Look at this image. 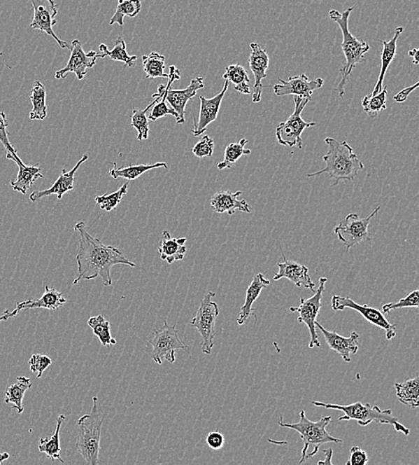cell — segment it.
<instances>
[{
	"instance_id": "33",
	"label": "cell",
	"mask_w": 419,
	"mask_h": 465,
	"mask_svg": "<svg viewBox=\"0 0 419 465\" xmlns=\"http://www.w3.org/2000/svg\"><path fill=\"white\" fill-rule=\"evenodd\" d=\"M223 78L233 83L234 90L243 95H250V79L246 69L240 64H229Z\"/></svg>"
},
{
	"instance_id": "8",
	"label": "cell",
	"mask_w": 419,
	"mask_h": 465,
	"mask_svg": "<svg viewBox=\"0 0 419 465\" xmlns=\"http://www.w3.org/2000/svg\"><path fill=\"white\" fill-rule=\"evenodd\" d=\"M215 293L209 292L206 293L201 300L195 317L192 319L191 324L201 334L202 338L201 349L203 353L211 354L214 347L215 334V323L219 315L218 303L212 301Z\"/></svg>"
},
{
	"instance_id": "18",
	"label": "cell",
	"mask_w": 419,
	"mask_h": 465,
	"mask_svg": "<svg viewBox=\"0 0 419 465\" xmlns=\"http://www.w3.org/2000/svg\"><path fill=\"white\" fill-rule=\"evenodd\" d=\"M250 47L251 53L249 64L255 78L253 102L257 103L261 101V96H262V81L267 77V71L269 67V56L259 43H251Z\"/></svg>"
},
{
	"instance_id": "52",
	"label": "cell",
	"mask_w": 419,
	"mask_h": 465,
	"mask_svg": "<svg viewBox=\"0 0 419 465\" xmlns=\"http://www.w3.org/2000/svg\"><path fill=\"white\" fill-rule=\"evenodd\" d=\"M10 454L4 452V453H0V464H3V461L8 460Z\"/></svg>"
},
{
	"instance_id": "1",
	"label": "cell",
	"mask_w": 419,
	"mask_h": 465,
	"mask_svg": "<svg viewBox=\"0 0 419 465\" xmlns=\"http://www.w3.org/2000/svg\"><path fill=\"white\" fill-rule=\"evenodd\" d=\"M75 231L79 234V251L76 256L78 274L73 285H77L82 280L101 277L103 286H111V270L115 265L136 267V264L129 261L119 249L106 245L99 239L92 237L85 221L77 223Z\"/></svg>"
},
{
	"instance_id": "15",
	"label": "cell",
	"mask_w": 419,
	"mask_h": 465,
	"mask_svg": "<svg viewBox=\"0 0 419 465\" xmlns=\"http://www.w3.org/2000/svg\"><path fill=\"white\" fill-rule=\"evenodd\" d=\"M280 85L273 87L276 96L294 95L312 99L315 90L320 89L324 85V80L315 78L311 80L305 74L299 76H290L288 81L278 78Z\"/></svg>"
},
{
	"instance_id": "30",
	"label": "cell",
	"mask_w": 419,
	"mask_h": 465,
	"mask_svg": "<svg viewBox=\"0 0 419 465\" xmlns=\"http://www.w3.org/2000/svg\"><path fill=\"white\" fill-rule=\"evenodd\" d=\"M31 387L32 383L28 377H16V382L9 387L5 393L4 402L14 405L18 415H22L24 410L22 401H24L25 392L31 389Z\"/></svg>"
},
{
	"instance_id": "37",
	"label": "cell",
	"mask_w": 419,
	"mask_h": 465,
	"mask_svg": "<svg viewBox=\"0 0 419 465\" xmlns=\"http://www.w3.org/2000/svg\"><path fill=\"white\" fill-rule=\"evenodd\" d=\"M247 144V139H241L238 143L229 144L225 148L224 160L218 164V169L219 170L231 169L241 156H243V155H250L251 150L250 148H248V150L245 148V145Z\"/></svg>"
},
{
	"instance_id": "42",
	"label": "cell",
	"mask_w": 419,
	"mask_h": 465,
	"mask_svg": "<svg viewBox=\"0 0 419 465\" xmlns=\"http://www.w3.org/2000/svg\"><path fill=\"white\" fill-rule=\"evenodd\" d=\"M419 307V291L414 290L409 293L404 298L399 300L398 302L389 303L383 305L382 310L385 314L391 312L393 310L402 308H417Z\"/></svg>"
},
{
	"instance_id": "26",
	"label": "cell",
	"mask_w": 419,
	"mask_h": 465,
	"mask_svg": "<svg viewBox=\"0 0 419 465\" xmlns=\"http://www.w3.org/2000/svg\"><path fill=\"white\" fill-rule=\"evenodd\" d=\"M186 242V237H172L169 231H163L162 240L159 247L161 260L166 261L169 264L183 260L187 251Z\"/></svg>"
},
{
	"instance_id": "14",
	"label": "cell",
	"mask_w": 419,
	"mask_h": 465,
	"mask_svg": "<svg viewBox=\"0 0 419 465\" xmlns=\"http://www.w3.org/2000/svg\"><path fill=\"white\" fill-rule=\"evenodd\" d=\"M99 57H101V53H97L94 50L86 53L80 41L73 40L69 62L64 69L57 71L55 77L59 80L64 79L69 76V74L73 73L76 74L77 79L83 80L86 76L87 71L95 66Z\"/></svg>"
},
{
	"instance_id": "41",
	"label": "cell",
	"mask_w": 419,
	"mask_h": 465,
	"mask_svg": "<svg viewBox=\"0 0 419 465\" xmlns=\"http://www.w3.org/2000/svg\"><path fill=\"white\" fill-rule=\"evenodd\" d=\"M8 121L6 119L5 112L0 111V143L3 144L6 151V159L14 161L16 165L24 163L21 158L18 156L17 150L12 146L8 139V132L6 131Z\"/></svg>"
},
{
	"instance_id": "38",
	"label": "cell",
	"mask_w": 419,
	"mask_h": 465,
	"mask_svg": "<svg viewBox=\"0 0 419 465\" xmlns=\"http://www.w3.org/2000/svg\"><path fill=\"white\" fill-rule=\"evenodd\" d=\"M386 98H388V86H385V88L376 95L364 97L361 101L364 112H366L370 118H377L380 113L386 109Z\"/></svg>"
},
{
	"instance_id": "45",
	"label": "cell",
	"mask_w": 419,
	"mask_h": 465,
	"mask_svg": "<svg viewBox=\"0 0 419 465\" xmlns=\"http://www.w3.org/2000/svg\"><path fill=\"white\" fill-rule=\"evenodd\" d=\"M215 144L214 140L212 138L209 137L208 135H204L202 137L201 140L195 144V146L192 148V153L195 155L196 157L202 159L205 157H212L213 153H214Z\"/></svg>"
},
{
	"instance_id": "43",
	"label": "cell",
	"mask_w": 419,
	"mask_h": 465,
	"mask_svg": "<svg viewBox=\"0 0 419 465\" xmlns=\"http://www.w3.org/2000/svg\"><path fill=\"white\" fill-rule=\"evenodd\" d=\"M52 364V360L48 355L36 354L31 355L29 367L34 373H37V379L43 377L44 371Z\"/></svg>"
},
{
	"instance_id": "21",
	"label": "cell",
	"mask_w": 419,
	"mask_h": 465,
	"mask_svg": "<svg viewBox=\"0 0 419 465\" xmlns=\"http://www.w3.org/2000/svg\"><path fill=\"white\" fill-rule=\"evenodd\" d=\"M88 154H85L72 170L66 171L64 169L62 172H61L59 179H57L56 182L53 183V186H51L50 188L44 190H36V192L31 193V201L34 202H37L38 200L44 198V197L53 195H57V199H59V201L60 200H62L64 195H66V193H69L73 189L76 171L78 170L80 167L82 166L86 160H88Z\"/></svg>"
},
{
	"instance_id": "12",
	"label": "cell",
	"mask_w": 419,
	"mask_h": 465,
	"mask_svg": "<svg viewBox=\"0 0 419 465\" xmlns=\"http://www.w3.org/2000/svg\"><path fill=\"white\" fill-rule=\"evenodd\" d=\"M331 305L334 311H344L345 309H351L360 313L367 321L375 325L376 327L383 329L385 331V337L388 340H392V338L396 337L397 325L392 324L385 318V313L380 312L375 307H370L367 305H360L351 299L350 297L341 296H333Z\"/></svg>"
},
{
	"instance_id": "51",
	"label": "cell",
	"mask_w": 419,
	"mask_h": 465,
	"mask_svg": "<svg viewBox=\"0 0 419 465\" xmlns=\"http://www.w3.org/2000/svg\"><path fill=\"white\" fill-rule=\"evenodd\" d=\"M409 56L412 58L415 64H418V48H413V50L409 51Z\"/></svg>"
},
{
	"instance_id": "25",
	"label": "cell",
	"mask_w": 419,
	"mask_h": 465,
	"mask_svg": "<svg viewBox=\"0 0 419 465\" xmlns=\"http://www.w3.org/2000/svg\"><path fill=\"white\" fill-rule=\"evenodd\" d=\"M66 302L67 300L64 298L63 293L59 292L55 289H50L48 286H45V292L41 298L17 303L15 310L18 312L35 308L57 310Z\"/></svg>"
},
{
	"instance_id": "9",
	"label": "cell",
	"mask_w": 419,
	"mask_h": 465,
	"mask_svg": "<svg viewBox=\"0 0 419 465\" xmlns=\"http://www.w3.org/2000/svg\"><path fill=\"white\" fill-rule=\"evenodd\" d=\"M152 345V359L157 364H162L163 359L170 363H176V351L188 352L189 347L179 338L176 326H170L166 319L164 324L154 331V337L151 340Z\"/></svg>"
},
{
	"instance_id": "20",
	"label": "cell",
	"mask_w": 419,
	"mask_h": 465,
	"mask_svg": "<svg viewBox=\"0 0 419 465\" xmlns=\"http://www.w3.org/2000/svg\"><path fill=\"white\" fill-rule=\"evenodd\" d=\"M283 256L285 258V261L277 263L279 270L274 276L273 279L278 281L282 279H287L294 284L296 286H304L314 293L315 285L312 281L311 275H309L308 268L305 265L297 263V261L287 260L283 253Z\"/></svg>"
},
{
	"instance_id": "34",
	"label": "cell",
	"mask_w": 419,
	"mask_h": 465,
	"mask_svg": "<svg viewBox=\"0 0 419 465\" xmlns=\"http://www.w3.org/2000/svg\"><path fill=\"white\" fill-rule=\"evenodd\" d=\"M46 89L40 82H34L31 90L30 99L32 104V111L30 113L31 120H44L47 118Z\"/></svg>"
},
{
	"instance_id": "29",
	"label": "cell",
	"mask_w": 419,
	"mask_h": 465,
	"mask_svg": "<svg viewBox=\"0 0 419 465\" xmlns=\"http://www.w3.org/2000/svg\"><path fill=\"white\" fill-rule=\"evenodd\" d=\"M396 396L399 402L411 409L419 405V379L418 377L409 379L395 385Z\"/></svg>"
},
{
	"instance_id": "49",
	"label": "cell",
	"mask_w": 419,
	"mask_h": 465,
	"mask_svg": "<svg viewBox=\"0 0 419 465\" xmlns=\"http://www.w3.org/2000/svg\"><path fill=\"white\" fill-rule=\"evenodd\" d=\"M324 454H325V460L324 461H319L318 464H333V461H332V457H333V450L332 448H328V450H324Z\"/></svg>"
},
{
	"instance_id": "4",
	"label": "cell",
	"mask_w": 419,
	"mask_h": 465,
	"mask_svg": "<svg viewBox=\"0 0 419 465\" xmlns=\"http://www.w3.org/2000/svg\"><path fill=\"white\" fill-rule=\"evenodd\" d=\"M332 422L331 416H324L318 422H311L306 416L304 411L299 412V422L286 423L280 418L278 425L283 428H288L297 431L303 441L301 460L299 464L313 457L318 454L321 445L328 443L341 444L343 439L333 437L327 431V427Z\"/></svg>"
},
{
	"instance_id": "23",
	"label": "cell",
	"mask_w": 419,
	"mask_h": 465,
	"mask_svg": "<svg viewBox=\"0 0 419 465\" xmlns=\"http://www.w3.org/2000/svg\"><path fill=\"white\" fill-rule=\"evenodd\" d=\"M270 285V281L267 280L262 273L257 274L253 277L246 291V297L243 307H241L239 317L237 319L238 325H243L250 319V316L257 318L256 312L253 310V303L259 298L261 292Z\"/></svg>"
},
{
	"instance_id": "3",
	"label": "cell",
	"mask_w": 419,
	"mask_h": 465,
	"mask_svg": "<svg viewBox=\"0 0 419 465\" xmlns=\"http://www.w3.org/2000/svg\"><path fill=\"white\" fill-rule=\"evenodd\" d=\"M354 8H355V6H350L343 13L335 11V9L329 12L331 20L339 25L341 34H343L341 48H343L345 60H346L344 67L339 69L341 74V82L337 88L334 89L339 92L340 97L344 95L345 87H346V83L353 69L357 64L366 62L365 54L369 53L371 48L367 41L354 36L349 30V18Z\"/></svg>"
},
{
	"instance_id": "10",
	"label": "cell",
	"mask_w": 419,
	"mask_h": 465,
	"mask_svg": "<svg viewBox=\"0 0 419 465\" xmlns=\"http://www.w3.org/2000/svg\"><path fill=\"white\" fill-rule=\"evenodd\" d=\"M379 211L378 206L369 217L364 218H360L356 213H350L334 228V234L343 244L346 251L360 244L361 242L370 240L369 232L370 221Z\"/></svg>"
},
{
	"instance_id": "28",
	"label": "cell",
	"mask_w": 419,
	"mask_h": 465,
	"mask_svg": "<svg viewBox=\"0 0 419 465\" xmlns=\"http://www.w3.org/2000/svg\"><path fill=\"white\" fill-rule=\"evenodd\" d=\"M66 419V416L60 415L57 419V427L55 433L50 438H41L40 444H38V451L41 453L46 454L47 457L52 461L59 460L62 464L64 461L60 457V429Z\"/></svg>"
},
{
	"instance_id": "24",
	"label": "cell",
	"mask_w": 419,
	"mask_h": 465,
	"mask_svg": "<svg viewBox=\"0 0 419 465\" xmlns=\"http://www.w3.org/2000/svg\"><path fill=\"white\" fill-rule=\"evenodd\" d=\"M404 31V27H397L395 29V34H393V37L391 40L388 41L379 40L380 43L383 44V50L381 53V69H380L378 80H377L375 88H374L372 93H370L369 95H376L383 90V80H385V74L388 72L390 64H391L392 60H395L396 53H397V41L399 35H401Z\"/></svg>"
},
{
	"instance_id": "31",
	"label": "cell",
	"mask_w": 419,
	"mask_h": 465,
	"mask_svg": "<svg viewBox=\"0 0 419 465\" xmlns=\"http://www.w3.org/2000/svg\"><path fill=\"white\" fill-rule=\"evenodd\" d=\"M99 50L101 51V58L108 57L112 60L124 63L125 67H129V69H133L135 67L137 56H130L127 53V44L121 36L118 37L115 40L114 48L111 50H109L108 46L103 43L99 45Z\"/></svg>"
},
{
	"instance_id": "40",
	"label": "cell",
	"mask_w": 419,
	"mask_h": 465,
	"mask_svg": "<svg viewBox=\"0 0 419 465\" xmlns=\"http://www.w3.org/2000/svg\"><path fill=\"white\" fill-rule=\"evenodd\" d=\"M128 187L129 182H127L117 192L109 193V195L97 196L95 198L96 204L101 207L103 211L108 212L113 211L121 202L122 197L127 195Z\"/></svg>"
},
{
	"instance_id": "5",
	"label": "cell",
	"mask_w": 419,
	"mask_h": 465,
	"mask_svg": "<svg viewBox=\"0 0 419 465\" xmlns=\"http://www.w3.org/2000/svg\"><path fill=\"white\" fill-rule=\"evenodd\" d=\"M312 405L321 407V408L337 410V411L343 412L344 415L338 419V421L340 422H349L354 419L357 422V424L362 426V427H365V426L369 425L372 422L389 424L393 426L396 431L402 432L405 436H409L411 433V429L402 425L399 419L392 415V410H382L379 406L372 405L369 403L357 402L350 403V405H341L313 401Z\"/></svg>"
},
{
	"instance_id": "35",
	"label": "cell",
	"mask_w": 419,
	"mask_h": 465,
	"mask_svg": "<svg viewBox=\"0 0 419 465\" xmlns=\"http://www.w3.org/2000/svg\"><path fill=\"white\" fill-rule=\"evenodd\" d=\"M166 57L159 53H151L143 56V66L147 79L169 78V74L165 73Z\"/></svg>"
},
{
	"instance_id": "22",
	"label": "cell",
	"mask_w": 419,
	"mask_h": 465,
	"mask_svg": "<svg viewBox=\"0 0 419 465\" xmlns=\"http://www.w3.org/2000/svg\"><path fill=\"white\" fill-rule=\"evenodd\" d=\"M243 195L241 190L232 193L231 190H219L212 196L211 206L213 211L223 214L234 215L235 211H240L245 213L251 212V207L245 200H239Z\"/></svg>"
},
{
	"instance_id": "47",
	"label": "cell",
	"mask_w": 419,
	"mask_h": 465,
	"mask_svg": "<svg viewBox=\"0 0 419 465\" xmlns=\"http://www.w3.org/2000/svg\"><path fill=\"white\" fill-rule=\"evenodd\" d=\"M206 441H207L208 447L213 450H221L225 442L224 435L218 431L209 432L207 438H206Z\"/></svg>"
},
{
	"instance_id": "11",
	"label": "cell",
	"mask_w": 419,
	"mask_h": 465,
	"mask_svg": "<svg viewBox=\"0 0 419 465\" xmlns=\"http://www.w3.org/2000/svg\"><path fill=\"white\" fill-rule=\"evenodd\" d=\"M327 282V277H321L319 279L318 289L315 291L313 296L309 297L308 299L301 298V305L290 308V311L292 312L299 313L298 322L304 323L308 328L309 334H311L309 348L320 347L321 345L318 340L315 322H317V318L321 310L322 299H323Z\"/></svg>"
},
{
	"instance_id": "7",
	"label": "cell",
	"mask_w": 419,
	"mask_h": 465,
	"mask_svg": "<svg viewBox=\"0 0 419 465\" xmlns=\"http://www.w3.org/2000/svg\"><path fill=\"white\" fill-rule=\"evenodd\" d=\"M295 108L292 115L285 122L277 125L276 135L277 141L283 146L297 147L301 150L303 141L301 134L305 129L317 125L315 122H306L301 118V113L309 101L304 97L294 96Z\"/></svg>"
},
{
	"instance_id": "27",
	"label": "cell",
	"mask_w": 419,
	"mask_h": 465,
	"mask_svg": "<svg viewBox=\"0 0 419 465\" xmlns=\"http://www.w3.org/2000/svg\"><path fill=\"white\" fill-rule=\"evenodd\" d=\"M18 174L15 181L11 182L13 190L27 195V190L31 189L38 179H43L41 169L38 166H27L24 163L19 164Z\"/></svg>"
},
{
	"instance_id": "46",
	"label": "cell",
	"mask_w": 419,
	"mask_h": 465,
	"mask_svg": "<svg viewBox=\"0 0 419 465\" xmlns=\"http://www.w3.org/2000/svg\"><path fill=\"white\" fill-rule=\"evenodd\" d=\"M369 463V457L365 451L354 445L350 450V459L346 465H365Z\"/></svg>"
},
{
	"instance_id": "53",
	"label": "cell",
	"mask_w": 419,
	"mask_h": 465,
	"mask_svg": "<svg viewBox=\"0 0 419 465\" xmlns=\"http://www.w3.org/2000/svg\"><path fill=\"white\" fill-rule=\"evenodd\" d=\"M3 56V53H0V57Z\"/></svg>"
},
{
	"instance_id": "44",
	"label": "cell",
	"mask_w": 419,
	"mask_h": 465,
	"mask_svg": "<svg viewBox=\"0 0 419 465\" xmlns=\"http://www.w3.org/2000/svg\"><path fill=\"white\" fill-rule=\"evenodd\" d=\"M166 95H164L161 101L157 102L156 104L153 106L152 111H150V114L148 116V119L150 121H157L159 118H165L167 115H171L175 116L176 120L178 118L177 113L173 111L172 108H169V106L166 105Z\"/></svg>"
},
{
	"instance_id": "39",
	"label": "cell",
	"mask_w": 419,
	"mask_h": 465,
	"mask_svg": "<svg viewBox=\"0 0 419 465\" xmlns=\"http://www.w3.org/2000/svg\"><path fill=\"white\" fill-rule=\"evenodd\" d=\"M141 11L140 0H118L117 11L112 16L109 25L118 24L122 27L125 15L135 18Z\"/></svg>"
},
{
	"instance_id": "32",
	"label": "cell",
	"mask_w": 419,
	"mask_h": 465,
	"mask_svg": "<svg viewBox=\"0 0 419 465\" xmlns=\"http://www.w3.org/2000/svg\"><path fill=\"white\" fill-rule=\"evenodd\" d=\"M114 167L112 169L109 170V176L112 179H125L128 181L137 179L138 177H140L141 174L148 172L151 169H159V167H164V169H169V166L166 162H157L154 164H141V165H130L127 167H120V169H117V163H113Z\"/></svg>"
},
{
	"instance_id": "13",
	"label": "cell",
	"mask_w": 419,
	"mask_h": 465,
	"mask_svg": "<svg viewBox=\"0 0 419 465\" xmlns=\"http://www.w3.org/2000/svg\"><path fill=\"white\" fill-rule=\"evenodd\" d=\"M34 9V18L30 27L34 30L45 32L48 36L52 37L61 48H69V43L61 40L57 36L53 30L54 25L57 24L56 16L57 15V4L54 0H28Z\"/></svg>"
},
{
	"instance_id": "2",
	"label": "cell",
	"mask_w": 419,
	"mask_h": 465,
	"mask_svg": "<svg viewBox=\"0 0 419 465\" xmlns=\"http://www.w3.org/2000/svg\"><path fill=\"white\" fill-rule=\"evenodd\" d=\"M328 151L322 157L325 162L324 169L318 172L308 174L307 177H314L327 174L334 183L331 186H336L341 181H353L360 170L364 169V164L354 153L347 141H338L334 138L325 139Z\"/></svg>"
},
{
	"instance_id": "16",
	"label": "cell",
	"mask_w": 419,
	"mask_h": 465,
	"mask_svg": "<svg viewBox=\"0 0 419 465\" xmlns=\"http://www.w3.org/2000/svg\"><path fill=\"white\" fill-rule=\"evenodd\" d=\"M229 87V82L225 80L223 90L218 95L213 97L211 99H206L205 97H199L201 101V109L198 120L194 118V128L192 134L195 137H201L203 132L207 131V128L211 123L217 120L222 102H223L225 93H227Z\"/></svg>"
},
{
	"instance_id": "17",
	"label": "cell",
	"mask_w": 419,
	"mask_h": 465,
	"mask_svg": "<svg viewBox=\"0 0 419 465\" xmlns=\"http://www.w3.org/2000/svg\"><path fill=\"white\" fill-rule=\"evenodd\" d=\"M315 328L320 329L324 335L325 342L331 350L340 355L341 359L346 363H350L351 354H356L359 351L360 335L354 331L350 337H343L337 331H329L323 326L315 322Z\"/></svg>"
},
{
	"instance_id": "36",
	"label": "cell",
	"mask_w": 419,
	"mask_h": 465,
	"mask_svg": "<svg viewBox=\"0 0 419 465\" xmlns=\"http://www.w3.org/2000/svg\"><path fill=\"white\" fill-rule=\"evenodd\" d=\"M88 325L92 329L93 334L99 339L103 347H109L117 345V340L113 338L111 322L102 315L93 316L88 319Z\"/></svg>"
},
{
	"instance_id": "50",
	"label": "cell",
	"mask_w": 419,
	"mask_h": 465,
	"mask_svg": "<svg viewBox=\"0 0 419 465\" xmlns=\"http://www.w3.org/2000/svg\"><path fill=\"white\" fill-rule=\"evenodd\" d=\"M19 312L16 311L15 309L14 311H6L1 316H0V322L8 321V319L15 317L17 316Z\"/></svg>"
},
{
	"instance_id": "48",
	"label": "cell",
	"mask_w": 419,
	"mask_h": 465,
	"mask_svg": "<svg viewBox=\"0 0 419 465\" xmlns=\"http://www.w3.org/2000/svg\"><path fill=\"white\" fill-rule=\"evenodd\" d=\"M418 83H416L414 85L407 87V88L401 90L398 95H396L395 97H393V99H395V102L399 103L404 102L406 99H408L409 95H411L413 90L418 88Z\"/></svg>"
},
{
	"instance_id": "6",
	"label": "cell",
	"mask_w": 419,
	"mask_h": 465,
	"mask_svg": "<svg viewBox=\"0 0 419 465\" xmlns=\"http://www.w3.org/2000/svg\"><path fill=\"white\" fill-rule=\"evenodd\" d=\"M102 425L103 418L98 409V397L94 396L92 411L78 419L79 432L76 444L77 451L90 465L99 464Z\"/></svg>"
},
{
	"instance_id": "19",
	"label": "cell",
	"mask_w": 419,
	"mask_h": 465,
	"mask_svg": "<svg viewBox=\"0 0 419 465\" xmlns=\"http://www.w3.org/2000/svg\"><path fill=\"white\" fill-rule=\"evenodd\" d=\"M204 87V79L201 76H197L192 79L187 88L183 90H167L166 101L169 103L171 108L177 113V124H183L185 121V108L189 101H191L197 95V92Z\"/></svg>"
}]
</instances>
